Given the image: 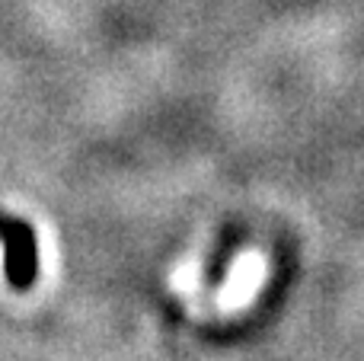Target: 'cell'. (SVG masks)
Segmentation results:
<instances>
[{
    "mask_svg": "<svg viewBox=\"0 0 364 361\" xmlns=\"http://www.w3.org/2000/svg\"><path fill=\"white\" fill-rule=\"evenodd\" d=\"M0 243H4V272L13 288H29L38 275V249L29 224L0 215Z\"/></svg>",
    "mask_w": 364,
    "mask_h": 361,
    "instance_id": "obj_1",
    "label": "cell"
}]
</instances>
